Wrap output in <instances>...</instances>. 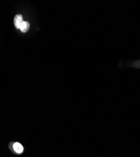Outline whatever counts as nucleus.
Returning a JSON list of instances; mask_svg holds the SVG:
<instances>
[{
    "mask_svg": "<svg viewBox=\"0 0 140 157\" xmlns=\"http://www.w3.org/2000/svg\"><path fill=\"white\" fill-rule=\"evenodd\" d=\"M23 20V17L22 15H17L14 17V25L16 29H20V26L22 24Z\"/></svg>",
    "mask_w": 140,
    "mask_h": 157,
    "instance_id": "nucleus-1",
    "label": "nucleus"
},
{
    "mask_svg": "<svg viewBox=\"0 0 140 157\" xmlns=\"http://www.w3.org/2000/svg\"><path fill=\"white\" fill-rule=\"evenodd\" d=\"M13 148H14V151L18 154L22 153L23 151V146L21 145L20 143H18V142H16V143H14V145H13Z\"/></svg>",
    "mask_w": 140,
    "mask_h": 157,
    "instance_id": "nucleus-2",
    "label": "nucleus"
},
{
    "mask_svg": "<svg viewBox=\"0 0 140 157\" xmlns=\"http://www.w3.org/2000/svg\"><path fill=\"white\" fill-rule=\"evenodd\" d=\"M30 23L28 21H23L20 26V30L22 33H26L30 29Z\"/></svg>",
    "mask_w": 140,
    "mask_h": 157,
    "instance_id": "nucleus-3",
    "label": "nucleus"
}]
</instances>
